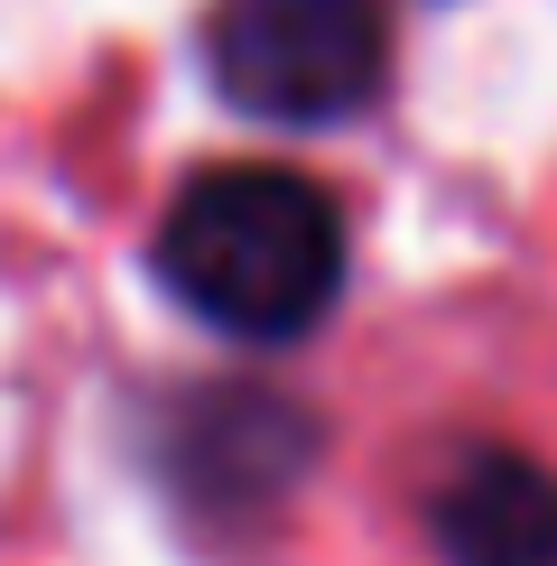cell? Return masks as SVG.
Instances as JSON below:
<instances>
[{
    "mask_svg": "<svg viewBox=\"0 0 557 566\" xmlns=\"http://www.w3.org/2000/svg\"><path fill=\"white\" fill-rule=\"evenodd\" d=\"M196 437H204V446H186L177 474H186V483H214L223 502L278 492L297 464H307V446H316L307 418L278 409V399H261V390H242V399H204V409H196Z\"/></svg>",
    "mask_w": 557,
    "mask_h": 566,
    "instance_id": "277c9868",
    "label": "cell"
},
{
    "mask_svg": "<svg viewBox=\"0 0 557 566\" xmlns=\"http://www.w3.org/2000/svg\"><path fill=\"white\" fill-rule=\"evenodd\" d=\"M204 65L232 112L278 130H325L381 93L390 19L381 0H223L204 29Z\"/></svg>",
    "mask_w": 557,
    "mask_h": 566,
    "instance_id": "7a4b0ae2",
    "label": "cell"
},
{
    "mask_svg": "<svg viewBox=\"0 0 557 566\" xmlns=\"http://www.w3.org/2000/svg\"><path fill=\"white\" fill-rule=\"evenodd\" d=\"M446 566H557V474L511 446H474L428 502Z\"/></svg>",
    "mask_w": 557,
    "mask_h": 566,
    "instance_id": "3957f363",
    "label": "cell"
},
{
    "mask_svg": "<svg viewBox=\"0 0 557 566\" xmlns=\"http://www.w3.org/2000/svg\"><path fill=\"white\" fill-rule=\"evenodd\" d=\"M158 279L242 344H297L344 297V214L297 168H204L158 223Z\"/></svg>",
    "mask_w": 557,
    "mask_h": 566,
    "instance_id": "6da1fadb",
    "label": "cell"
}]
</instances>
